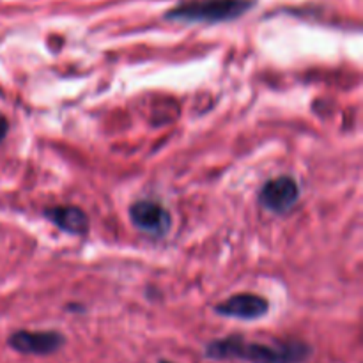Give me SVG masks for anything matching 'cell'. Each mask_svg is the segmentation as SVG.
I'll return each mask as SVG.
<instances>
[{
  "mask_svg": "<svg viewBox=\"0 0 363 363\" xmlns=\"http://www.w3.org/2000/svg\"><path fill=\"white\" fill-rule=\"evenodd\" d=\"M66 344V337L60 332L46 330V332H28L18 330L7 339V346L20 354L30 357H48L57 353Z\"/></svg>",
  "mask_w": 363,
  "mask_h": 363,
  "instance_id": "obj_4",
  "label": "cell"
},
{
  "mask_svg": "<svg viewBox=\"0 0 363 363\" xmlns=\"http://www.w3.org/2000/svg\"><path fill=\"white\" fill-rule=\"evenodd\" d=\"M7 130H9V124H7V119L6 117L0 113V142L4 140V137L7 135Z\"/></svg>",
  "mask_w": 363,
  "mask_h": 363,
  "instance_id": "obj_8",
  "label": "cell"
},
{
  "mask_svg": "<svg viewBox=\"0 0 363 363\" xmlns=\"http://www.w3.org/2000/svg\"><path fill=\"white\" fill-rule=\"evenodd\" d=\"M158 363H172V362H169V360H160Z\"/></svg>",
  "mask_w": 363,
  "mask_h": 363,
  "instance_id": "obj_9",
  "label": "cell"
},
{
  "mask_svg": "<svg viewBox=\"0 0 363 363\" xmlns=\"http://www.w3.org/2000/svg\"><path fill=\"white\" fill-rule=\"evenodd\" d=\"M45 216L59 227L60 230L73 236H84L89 230V216L84 209L77 206H57V208H48Z\"/></svg>",
  "mask_w": 363,
  "mask_h": 363,
  "instance_id": "obj_7",
  "label": "cell"
},
{
  "mask_svg": "<svg viewBox=\"0 0 363 363\" xmlns=\"http://www.w3.org/2000/svg\"><path fill=\"white\" fill-rule=\"evenodd\" d=\"M206 358L215 362L238 360L245 363H305L311 358L312 347L301 340L280 342H252L241 335L213 340L204 350Z\"/></svg>",
  "mask_w": 363,
  "mask_h": 363,
  "instance_id": "obj_1",
  "label": "cell"
},
{
  "mask_svg": "<svg viewBox=\"0 0 363 363\" xmlns=\"http://www.w3.org/2000/svg\"><path fill=\"white\" fill-rule=\"evenodd\" d=\"M300 199V186L291 176L269 179L259 190V204L273 215H286L296 206Z\"/></svg>",
  "mask_w": 363,
  "mask_h": 363,
  "instance_id": "obj_3",
  "label": "cell"
},
{
  "mask_svg": "<svg viewBox=\"0 0 363 363\" xmlns=\"http://www.w3.org/2000/svg\"><path fill=\"white\" fill-rule=\"evenodd\" d=\"M269 311V303L266 298L257 294H234L229 300L222 301L215 307V312L222 318L240 319V321H257L264 318Z\"/></svg>",
  "mask_w": 363,
  "mask_h": 363,
  "instance_id": "obj_6",
  "label": "cell"
},
{
  "mask_svg": "<svg viewBox=\"0 0 363 363\" xmlns=\"http://www.w3.org/2000/svg\"><path fill=\"white\" fill-rule=\"evenodd\" d=\"M254 0H191L167 13V20L186 23H220L243 16L254 7Z\"/></svg>",
  "mask_w": 363,
  "mask_h": 363,
  "instance_id": "obj_2",
  "label": "cell"
},
{
  "mask_svg": "<svg viewBox=\"0 0 363 363\" xmlns=\"http://www.w3.org/2000/svg\"><path fill=\"white\" fill-rule=\"evenodd\" d=\"M130 220L140 233L163 238L172 227V216L165 206L155 201H138L131 204Z\"/></svg>",
  "mask_w": 363,
  "mask_h": 363,
  "instance_id": "obj_5",
  "label": "cell"
}]
</instances>
